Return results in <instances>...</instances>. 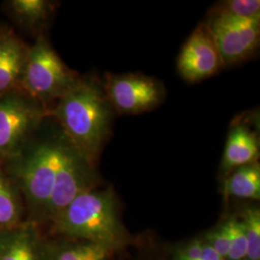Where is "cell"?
Instances as JSON below:
<instances>
[{"label": "cell", "mask_w": 260, "mask_h": 260, "mask_svg": "<svg viewBox=\"0 0 260 260\" xmlns=\"http://www.w3.org/2000/svg\"><path fill=\"white\" fill-rule=\"evenodd\" d=\"M111 117L103 85L87 77H80L48 111L71 146L93 167L109 134Z\"/></svg>", "instance_id": "6da1fadb"}, {"label": "cell", "mask_w": 260, "mask_h": 260, "mask_svg": "<svg viewBox=\"0 0 260 260\" xmlns=\"http://www.w3.org/2000/svg\"><path fill=\"white\" fill-rule=\"evenodd\" d=\"M36 133L18 154L0 167L18 186L30 215L29 221L39 224L45 223L47 205L69 142L63 133L43 138L37 137Z\"/></svg>", "instance_id": "7a4b0ae2"}, {"label": "cell", "mask_w": 260, "mask_h": 260, "mask_svg": "<svg viewBox=\"0 0 260 260\" xmlns=\"http://www.w3.org/2000/svg\"><path fill=\"white\" fill-rule=\"evenodd\" d=\"M51 223L56 233L68 239L96 243L113 252L126 244L118 201L110 188H93L76 197Z\"/></svg>", "instance_id": "3957f363"}, {"label": "cell", "mask_w": 260, "mask_h": 260, "mask_svg": "<svg viewBox=\"0 0 260 260\" xmlns=\"http://www.w3.org/2000/svg\"><path fill=\"white\" fill-rule=\"evenodd\" d=\"M42 33L30 46L19 90L47 112L79 80Z\"/></svg>", "instance_id": "277c9868"}, {"label": "cell", "mask_w": 260, "mask_h": 260, "mask_svg": "<svg viewBox=\"0 0 260 260\" xmlns=\"http://www.w3.org/2000/svg\"><path fill=\"white\" fill-rule=\"evenodd\" d=\"M47 118V109L20 90L0 98V166L19 153Z\"/></svg>", "instance_id": "5b68a950"}, {"label": "cell", "mask_w": 260, "mask_h": 260, "mask_svg": "<svg viewBox=\"0 0 260 260\" xmlns=\"http://www.w3.org/2000/svg\"><path fill=\"white\" fill-rule=\"evenodd\" d=\"M205 23L213 35L224 67L247 59L258 47L260 19H243L215 10Z\"/></svg>", "instance_id": "8992f818"}, {"label": "cell", "mask_w": 260, "mask_h": 260, "mask_svg": "<svg viewBox=\"0 0 260 260\" xmlns=\"http://www.w3.org/2000/svg\"><path fill=\"white\" fill-rule=\"evenodd\" d=\"M95 183L94 167L69 143L47 205L45 223H51L76 197L93 189Z\"/></svg>", "instance_id": "52a82bcc"}, {"label": "cell", "mask_w": 260, "mask_h": 260, "mask_svg": "<svg viewBox=\"0 0 260 260\" xmlns=\"http://www.w3.org/2000/svg\"><path fill=\"white\" fill-rule=\"evenodd\" d=\"M103 89L110 105L123 114L149 111L164 96L162 86L145 75H106Z\"/></svg>", "instance_id": "ba28073f"}, {"label": "cell", "mask_w": 260, "mask_h": 260, "mask_svg": "<svg viewBox=\"0 0 260 260\" xmlns=\"http://www.w3.org/2000/svg\"><path fill=\"white\" fill-rule=\"evenodd\" d=\"M223 67L222 56L210 29L206 23L200 24L178 55L179 75L188 82H199L216 75Z\"/></svg>", "instance_id": "9c48e42d"}, {"label": "cell", "mask_w": 260, "mask_h": 260, "mask_svg": "<svg viewBox=\"0 0 260 260\" xmlns=\"http://www.w3.org/2000/svg\"><path fill=\"white\" fill-rule=\"evenodd\" d=\"M50 246L39 224L28 220L0 233V260H49Z\"/></svg>", "instance_id": "30bf717a"}, {"label": "cell", "mask_w": 260, "mask_h": 260, "mask_svg": "<svg viewBox=\"0 0 260 260\" xmlns=\"http://www.w3.org/2000/svg\"><path fill=\"white\" fill-rule=\"evenodd\" d=\"M30 46L7 24H0V98L19 90Z\"/></svg>", "instance_id": "8fae6325"}, {"label": "cell", "mask_w": 260, "mask_h": 260, "mask_svg": "<svg viewBox=\"0 0 260 260\" xmlns=\"http://www.w3.org/2000/svg\"><path fill=\"white\" fill-rule=\"evenodd\" d=\"M259 141L255 132L243 122H237L230 131L223 152L222 169L229 176L235 169L257 162Z\"/></svg>", "instance_id": "7c38bea8"}, {"label": "cell", "mask_w": 260, "mask_h": 260, "mask_svg": "<svg viewBox=\"0 0 260 260\" xmlns=\"http://www.w3.org/2000/svg\"><path fill=\"white\" fill-rule=\"evenodd\" d=\"M5 6L10 19L35 37L44 33L43 27L54 11L53 4L46 0H11Z\"/></svg>", "instance_id": "4fadbf2b"}, {"label": "cell", "mask_w": 260, "mask_h": 260, "mask_svg": "<svg viewBox=\"0 0 260 260\" xmlns=\"http://www.w3.org/2000/svg\"><path fill=\"white\" fill-rule=\"evenodd\" d=\"M19 188L0 167V233L24 222L25 205Z\"/></svg>", "instance_id": "5bb4252c"}, {"label": "cell", "mask_w": 260, "mask_h": 260, "mask_svg": "<svg viewBox=\"0 0 260 260\" xmlns=\"http://www.w3.org/2000/svg\"><path fill=\"white\" fill-rule=\"evenodd\" d=\"M113 251L93 242L66 239L51 243L49 260H109Z\"/></svg>", "instance_id": "9a60e30c"}, {"label": "cell", "mask_w": 260, "mask_h": 260, "mask_svg": "<svg viewBox=\"0 0 260 260\" xmlns=\"http://www.w3.org/2000/svg\"><path fill=\"white\" fill-rule=\"evenodd\" d=\"M224 195L237 199L259 200L260 167L258 162L235 169L225 179Z\"/></svg>", "instance_id": "2e32d148"}, {"label": "cell", "mask_w": 260, "mask_h": 260, "mask_svg": "<svg viewBox=\"0 0 260 260\" xmlns=\"http://www.w3.org/2000/svg\"><path fill=\"white\" fill-rule=\"evenodd\" d=\"M247 240V259L260 260V210L250 207L243 211L240 218Z\"/></svg>", "instance_id": "e0dca14e"}, {"label": "cell", "mask_w": 260, "mask_h": 260, "mask_svg": "<svg viewBox=\"0 0 260 260\" xmlns=\"http://www.w3.org/2000/svg\"><path fill=\"white\" fill-rule=\"evenodd\" d=\"M233 221L234 217H231L226 219L223 223L219 224L217 228L203 236L205 242L224 260L231 247L233 237Z\"/></svg>", "instance_id": "ac0fdd59"}, {"label": "cell", "mask_w": 260, "mask_h": 260, "mask_svg": "<svg viewBox=\"0 0 260 260\" xmlns=\"http://www.w3.org/2000/svg\"><path fill=\"white\" fill-rule=\"evenodd\" d=\"M220 11L243 19H260V1L258 0H231L220 5Z\"/></svg>", "instance_id": "d6986e66"}, {"label": "cell", "mask_w": 260, "mask_h": 260, "mask_svg": "<svg viewBox=\"0 0 260 260\" xmlns=\"http://www.w3.org/2000/svg\"><path fill=\"white\" fill-rule=\"evenodd\" d=\"M247 259V240L245 235L244 224L240 218L234 217L233 237L230 251L225 260Z\"/></svg>", "instance_id": "ffe728a7"}, {"label": "cell", "mask_w": 260, "mask_h": 260, "mask_svg": "<svg viewBox=\"0 0 260 260\" xmlns=\"http://www.w3.org/2000/svg\"><path fill=\"white\" fill-rule=\"evenodd\" d=\"M205 243L204 237H201L178 246L172 260L200 259L203 254Z\"/></svg>", "instance_id": "44dd1931"}, {"label": "cell", "mask_w": 260, "mask_h": 260, "mask_svg": "<svg viewBox=\"0 0 260 260\" xmlns=\"http://www.w3.org/2000/svg\"><path fill=\"white\" fill-rule=\"evenodd\" d=\"M205 239V238H204ZM199 260H224L205 242L202 257Z\"/></svg>", "instance_id": "7402d4cb"}]
</instances>
